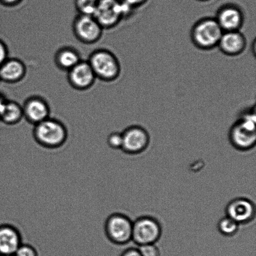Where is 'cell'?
I'll return each mask as SVG.
<instances>
[{
  "instance_id": "7402d4cb",
  "label": "cell",
  "mask_w": 256,
  "mask_h": 256,
  "mask_svg": "<svg viewBox=\"0 0 256 256\" xmlns=\"http://www.w3.org/2000/svg\"><path fill=\"white\" fill-rule=\"evenodd\" d=\"M138 250L142 256H160V250L155 244L140 246Z\"/></svg>"
},
{
  "instance_id": "7a4b0ae2",
  "label": "cell",
  "mask_w": 256,
  "mask_h": 256,
  "mask_svg": "<svg viewBox=\"0 0 256 256\" xmlns=\"http://www.w3.org/2000/svg\"><path fill=\"white\" fill-rule=\"evenodd\" d=\"M255 112H246L230 128V143L236 149L247 150L256 147Z\"/></svg>"
},
{
  "instance_id": "8992f818",
  "label": "cell",
  "mask_w": 256,
  "mask_h": 256,
  "mask_svg": "<svg viewBox=\"0 0 256 256\" xmlns=\"http://www.w3.org/2000/svg\"><path fill=\"white\" fill-rule=\"evenodd\" d=\"M160 220L142 216L134 220L132 226V242L139 246L156 243L162 235Z\"/></svg>"
},
{
  "instance_id": "ffe728a7",
  "label": "cell",
  "mask_w": 256,
  "mask_h": 256,
  "mask_svg": "<svg viewBox=\"0 0 256 256\" xmlns=\"http://www.w3.org/2000/svg\"><path fill=\"white\" fill-rule=\"evenodd\" d=\"M98 0H75V7L79 14L94 16Z\"/></svg>"
},
{
  "instance_id": "ba28073f",
  "label": "cell",
  "mask_w": 256,
  "mask_h": 256,
  "mask_svg": "<svg viewBox=\"0 0 256 256\" xmlns=\"http://www.w3.org/2000/svg\"><path fill=\"white\" fill-rule=\"evenodd\" d=\"M72 29L79 41L85 44H92L101 38L102 28L92 16L78 14L74 19Z\"/></svg>"
},
{
  "instance_id": "277c9868",
  "label": "cell",
  "mask_w": 256,
  "mask_h": 256,
  "mask_svg": "<svg viewBox=\"0 0 256 256\" xmlns=\"http://www.w3.org/2000/svg\"><path fill=\"white\" fill-rule=\"evenodd\" d=\"M224 32L215 18H205L198 21L192 30V39L200 49L210 50L218 46Z\"/></svg>"
},
{
  "instance_id": "9a60e30c",
  "label": "cell",
  "mask_w": 256,
  "mask_h": 256,
  "mask_svg": "<svg viewBox=\"0 0 256 256\" xmlns=\"http://www.w3.org/2000/svg\"><path fill=\"white\" fill-rule=\"evenodd\" d=\"M246 39L240 31L223 32L218 46L224 54L237 56L242 54L246 47Z\"/></svg>"
},
{
  "instance_id": "6da1fadb",
  "label": "cell",
  "mask_w": 256,
  "mask_h": 256,
  "mask_svg": "<svg viewBox=\"0 0 256 256\" xmlns=\"http://www.w3.org/2000/svg\"><path fill=\"white\" fill-rule=\"evenodd\" d=\"M68 130L64 124L51 118L34 125V137L36 142L46 149H57L65 144Z\"/></svg>"
},
{
  "instance_id": "cb8c5ba5",
  "label": "cell",
  "mask_w": 256,
  "mask_h": 256,
  "mask_svg": "<svg viewBox=\"0 0 256 256\" xmlns=\"http://www.w3.org/2000/svg\"><path fill=\"white\" fill-rule=\"evenodd\" d=\"M8 51L6 44L0 40V65L4 64L8 58Z\"/></svg>"
},
{
  "instance_id": "4dcf8cb0",
  "label": "cell",
  "mask_w": 256,
  "mask_h": 256,
  "mask_svg": "<svg viewBox=\"0 0 256 256\" xmlns=\"http://www.w3.org/2000/svg\"><path fill=\"white\" fill-rule=\"evenodd\" d=\"M0 80H1V78H0Z\"/></svg>"
},
{
  "instance_id": "83f0119b",
  "label": "cell",
  "mask_w": 256,
  "mask_h": 256,
  "mask_svg": "<svg viewBox=\"0 0 256 256\" xmlns=\"http://www.w3.org/2000/svg\"><path fill=\"white\" fill-rule=\"evenodd\" d=\"M7 102L6 100H5L4 97L0 95V117H1L2 112H4L5 104Z\"/></svg>"
},
{
  "instance_id": "30bf717a",
  "label": "cell",
  "mask_w": 256,
  "mask_h": 256,
  "mask_svg": "<svg viewBox=\"0 0 256 256\" xmlns=\"http://www.w3.org/2000/svg\"><path fill=\"white\" fill-rule=\"evenodd\" d=\"M256 202L246 198H236L226 208V215L240 225L256 220Z\"/></svg>"
},
{
  "instance_id": "5bb4252c",
  "label": "cell",
  "mask_w": 256,
  "mask_h": 256,
  "mask_svg": "<svg viewBox=\"0 0 256 256\" xmlns=\"http://www.w3.org/2000/svg\"><path fill=\"white\" fill-rule=\"evenodd\" d=\"M22 244L21 232L14 226L0 225V256H12Z\"/></svg>"
},
{
  "instance_id": "3957f363",
  "label": "cell",
  "mask_w": 256,
  "mask_h": 256,
  "mask_svg": "<svg viewBox=\"0 0 256 256\" xmlns=\"http://www.w3.org/2000/svg\"><path fill=\"white\" fill-rule=\"evenodd\" d=\"M88 62L96 78L112 82L119 77L121 66L118 59L107 50H97L90 54Z\"/></svg>"
},
{
  "instance_id": "f546056e",
  "label": "cell",
  "mask_w": 256,
  "mask_h": 256,
  "mask_svg": "<svg viewBox=\"0 0 256 256\" xmlns=\"http://www.w3.org/2000/svg\"><path fill=\"white\" fill-rule=\"evenodd\" d=\"M14 256V255H12V256Z\"/></svg>"
},
{
  "instance_id": "4316f807",
  "label": "cell",
  "mask_w": 256,
  "mask_h": 256,
  "mask_svg": "<svg viewBox=\"0 0 256 256\" xmlns=\"http://www.w3.org/2000/svg\"><path fill=\"white\" fill-rule=\"evenodd\" d=\"M22 0H0L2 4L6 5V6H14L21 2Z\"/></svg>"
},
{
  "instance_id": "484cf974",
  "label": "cell",
  "mask_w": 256,
  "mask_h": 256,
  "mask_svg": "<svg viewBox=\"0 0 256 256\" xmlns=\"http://www.w3.org/2000/svg\"><path fill=\"white\" fill-rule=\"evenodd\" d=\"M121 256H142L139 252V250L136 249L134 248H129L125 250L122 253Z\"/></svg>"
},
{
  "instance_id": "603a6c76",
  "label": "cell",
  "mask_w": 256,
  "mask_h": 256,
  "mask_svg": "<svg viewBox=\"0 0 256 256\" xmlns=\"http://www.w3.org/2000/svg\"><path fill=\"white\" fill-rule=\"evenodd\" d=\"M14 256H38L37 250L32 245L22 244L14 253Z\"/></svg>"
},
{
  "instance_id": "9c48e42d",
  "label": "cell",
  "mask_w": 256,
  "mask_h": 256,
  "mask_svg": "<svg viewBox=\"0 0 256 256\" xmlns=\"http://www.w3.org/2000/svg\"><path fill=\"white\" fill-rule=\"evenodd\" d=\"M124 143L122 150L128 154H137L146 149L149 145L150 134L145 128L132 126L122 132Z\"/></svg>"
},
{
  "instance_id": "52a82bcc",
  "label": "cell",
  "mask_w": 256,
  "mask_h": 256,
  "mask_svg": "<svg viewBox=\"0 0 256 256\" xmlns=\"http://www.w3.org/2000/svg\"><path fill=\"white\" fill-rule=\"evenodd\" d=\"M124 16V6L121 0H98L92 16L104 30L116 26Z\"/></svg>"
},
{
  "instance_id": "44dd1931",
  "label": "cell",
  "mask_w": 256,
  "mask_h": 256,
  "mask_svg": "<svg viewBox=\"0 0 256 256\" xmlns=\"http://www.w3.org/2000/svg\"><path fill=\"white\" fill-rule=\"evenodd\" d=\"M107 144L110 148L114 150H122L124 138L122 132H112L107 138Z\"/></svg>"
},
{
  "instance_id": "2e32d148",
  "label": "cell",
  "mask_w": 256,
  "mask_h": 256,
  "mask_svg": "<svg viewBox=\"0 0 256 256\" xmlns=\"http://www.w3.org/2000/svg\"><path fill=\"white\" fill-rule=\"evenodd\" d=\"M26 72V66L21 60L8 58L0 65V78L8 84H15L24 78Z\"/></svg>"
},
{
  "instance_id": "4fadbf2b",
  "label": "cell",
  "mask_w": 256,
  "mask_h": 256,
  "mask_svg": "<svg viewBox=\"0 0 256 256\" xmlns=\"http://www.w3.org/2000/svg\"><path fill=\"white\" fill-rule=\"evenodd\" d=\"M22 107L24 117L30 124L36 125L50 118L49 105L41 97L29 98Z\"/></svg>"
},
{
  "instance_id": "d6986e66",
  "label": "cell",
  "mask_w": 256,
  "mask_h": 256,
  "mask_svg": "<svg viewBox=\"0 0 256 256\" xmlns=\"http://www.w3.org/2000/svg\"><path fill=\"white\" fill-rule=\"evenodd\" d=\"M240 225L230 217L225 216L218 222V228L220 234L228 237L235 235L240 229Z\"/></svg>"
},
{
  "instance_id": "d4e9b609",
  "label": "cell",
  "mask_w": 256,
  "mask_h": 256,
  "mask_svg": "<svg viewBox=\"0 0 256 256\" xmlns=\"http://www.w3.org/2000/svg\"><path fill=\"white\" fill-rule=\"evenodd\" d=\"M125 4L135 9L136 8L140 7L146 4L148 0H122Z\"/></svg>"
},
{
  "instance_id": "7c38bea8",
  "label": "cell",
  "mask_w": 256,
  "mask_h": 256,
  "mask_svg": "<svg viewBox=\"0 0 256 256\" xmlns=\"http://www.w3.org/2000/svg\"><path fill=\"white\" fill-rule=\"evenodd\" d=\"M68 79L70 85L78 90H86L94 84L96 76L88 62L82 61L70 70Z\"/></svg>"
},
{
  "instance_id": "e0dca14e",
  "label": "cell",
  "mask_w": 256,
  "mask_h": 256,
  "mask_svg": "<svg viewBox=\"0 0 256 256\" xmlns=\"http://www.w3.org/2000/svg\"><path fill=\"white\" fill-rule=\"evenodd\" d=\"M55 62L59 68L69 72L82 61L79 52L70 47H64L55 54Z\"/></svg>"
},
{
  "instance_id": "f1b7e54d",
  "label": "cell",
  "mask_w": 256,
  "mask_h": 256,
  "mask_svg": "<svg viewBox=\"0 0 256 256\" xmlns=\"http://www.w3.org/2000/svg\"><path fill=\"white\" fill-rule=\"evenodd\" d=\"M199 1L206 2V1H209V0H199Z\"/></svg>"
},
{
  "instance_id": "ac0fdd59",
  "label": "cell",
  "mask_w": 256,
  "mask_h": 256,
  "mask_svg": "<svg viewBox=\"0 0 256 256\" xmlns=\"http://www.w3.org/2000/svg\"><path fill=\"white\" fill-rule=\"evenodd\" d=\"M24 118L22 107L17 102L7 101L0 120L8 125L18 124Z\"/></svg>"
},
{
  "instance_id": "8fae6325",
  "label": "cell",
  "mask_w": 256,
  "mask_h": 256,
  "mask_svg": "<svg viewBox=\"0 0 256 256\" xmlns=\"http://www.w3.org/2000/svg\"><path fill=\"white\" fill-rule=\"evenodd\" d=\"M216 20L224 32L240 31L244 22V14L240 7L226 4L218 12Z\"/></svg>"
},
{
  "instance_id": "5b68a950",
  "label": "cell",
  "mask_w": 256,
  "mask_h": 256,
  "mask_svg": "<svg viewBox=\"0 0 256 256\" xmlns=\"http://www.w3.org/2000/svg\"><path fill=\"white\" fill-rule=\"evenodd\" d=\"M132 220L128 215L122 212H114L105 222V234L114 244L126 245L132 242Z\"/></svg>"
}]
</instances>
